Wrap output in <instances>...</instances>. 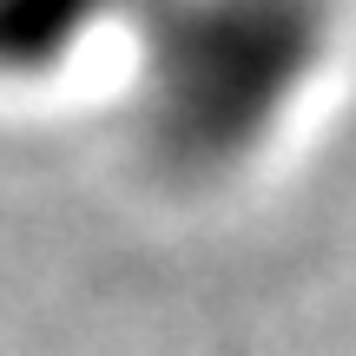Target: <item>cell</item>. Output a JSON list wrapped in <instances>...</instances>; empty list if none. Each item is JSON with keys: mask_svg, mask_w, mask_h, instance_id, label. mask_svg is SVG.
<instances>
[{"mask_svg": "<svg viewBox=\"0 0 356 356\" xmlns=\"http://www.w3.org/2000/svg\"><path fill=\"white\" fill-rule=\"evenodd\" d=\"M152 0H0V79H33L86 53L113 26H139Z\"/></svg>", "mask_w": 356, "mask_h": 356, "instance_id": "obj_2", "label": "cell"}, {"mask_svg": "<svg viewBox=\"0 0 356 356\" xmlns=\"http://www.w3.org/2000/svg\"><path fill=\"white\" fill-rule=\"evenodd\" d=\"M139 126L172 172H231L277 139L330 53V0H152Z\"/></svg>", "mask_w": 356, "mask_h": 356, "instance_id": "obj_1", "label": "cell"}]
</instances>
